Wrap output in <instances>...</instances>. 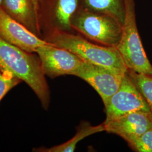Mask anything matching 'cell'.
I'll return each instance as SVG.
<instances>
[{
  "instance_id": "obj_1",
  "label": "cell",
  "mask_w": 152,
  "mask_h": 152,
  "mask_svg": "<svg viewBox=\"0 0 152 152\" xmlns=\"http://www.w3.org/2000/svg\"><path fill=\"white\" fill-rule=\"evenodd\" d=\"M0 69L27 83L45 110L49 108L50 92L38 55L0 38Z\"/></svg>"
},
{
  "instance_id": "obj_3",
  "label": "cell",
  "mask_w": 152,
  "mask_h": 152,
  "mask_svg": "<svg viewBox=\"0 0 152 152\" xmlns=\"http://www.w3.org/2000/svg\"><path fill=\"white\" fill-rule=\"evenodd\" d=\"M72 29L102 45L116 47L122 33V24L112 16L78 7L72 18Z\"/></svg>"
},
{
  "instance_id": "obj_7",
  "label": "cell",
  "mask_w": 152,
  "mask_h": 152,
  "mask_svg": "<svg viewBox=\"0 0 152 152\" xmlns=\"http://www.w3.org/2000/svg\"><path fill=\"white\" fill-rule=\"evenodd\" d=\"M36 53L40 59L45 75L51 78L65 75L75 76L83 62L69 50L51 44L39 46Z\"/></svg>"
},
{
  "instance_id": "obj_10",
  "label": "cell",
  "mask_w": 152,
  "mask_h": 152,
  "mask_svg": "<svg viewBox=\"0 0 152 152\" xmlns=\"http://www.w3.org/2000/svg\"><path fill=\"white\" fill-rule=\"evenodd\" d=\"M0 38L30 53L41 46L50 44L29 31L0 7Z\"/></svg>"
},
{
  "instance_id": "obj_8",
  "label": "cell",
  "mask_w": 152,
  "mask_h": 152,
  "mask_svg": "<svg viewBox=\"0 0 152 152\" xmlns=\"http://www.w3.org/2000/svg\"><path fill=\"white\" fill-rule=\"evenodd\" d=\"M124 75L83 61L75 76L93 87L102 98L104 105L119 88Z\"/></svg>"
},
{
  "instance_id": "obj_2",
  "label": "cell",
  "mask_w": 152,
  "mask_h": 152,
  "mask_svg": "<svg viewBox=\"0 0 152 152\" xmlns=\"http://www.w3.org/2000/svg\"><path fill=\"white\" fill-rule=\"evenodd\" d=\"M43 38L54 46L69 50L85 61L122 75L128 69L116 47L98 45L71 32L61 31L50 33Z\"/></svg>"
},
{
  "instance_id": "obj_15",
  "label": "cell",
  "mask_w": 152,
  "mask_h": 152,
  "mask_svg": "<svg viewBox=\"0 0 152 152\" xmlns=\"http://www.w3.org/2000/svg\"><path fill=\"white\" fill-rule=\"evenodd\" d=\"M134 151L139 152H152V128L129 144Z\"/></svg>"
},
{
  "instance_id": "obj_16",
  "label": "cell",
  "mask_w": 152,
  "mask_h": 152,
  "mask_svg": "<svg viewBox=\"0 0 152 152\" xmlns=\"http://www.w3.org/2000/svg\"><path fill=\"white\" fill-rule=\"evenodd\" d=\"M21 82L9 73L0 69V102L11 89Z\"/></svg>"
},
{
  "instance_id": "obj_18",
  "label": "cell",
  "mask_w": 152,
  "mask_h": 152,
  "mask_svg": "<svg viewBox=\"0 0 152 152\" xmlns=\"http://www.w3.org/2000/svg\"><path fill=\"white\" fill-rule=\"evenodd\" d=\"M3 1H4V0H0V7H1V5H2V2H3Z\"/></svg>"
},
{
  "instance_id": "obj_6",
  "label": "cell",
  "mask_w": 152,
  "mask_h": 152,
  "mask_svg": "<svg viewBox=\"0 0 152 152\" xmlns=\"http://www.w3.org/2000/svg\"><path fill=\"white\" fill-rule=\"evenodd\" d=\"M104 108L105 121L137 111L151 112L145 98L127 72L119 88L104 104Z\"/></svg>"
},
{
  "instance_id": "obj_13",
  "label": "cell",
  "mask_w": 152,
  "mask_h": 152,
  "mask_svg": "<svg viewBox=\"0 0 152 152\" xmlns=\"http://www.w3.org/2000/svg\"><path fill=\"white\" fill-rule=\"evenodd\" d=\"M105 131L104 125L92 126L89 122H83L78 127L75 135L68 141L60 145H55L49 148H39L34 149V152H73L76 149L77 144L84 138L94 134Z\"/></svg>"
},
{
  "instance_id": "obj_17",
  "label": "cell",
  "mask_w": 152,
  "mask_h": 152,
  "mask_svg": "<svg viewBox=\"0 0 152 152\" xmlns=\"http://www.w3.org/2000/svg\"><path fill=\"white\" fill-rule=\"evenodd\" d=\"M32 1L34 4V5L36 9V10L37 11V14H38V4L39 2V0H32Z\"/></svg>"
},
{
  "instance_id": "obj_14",
  "label": "cell",
  "mask_w": 152,
  "mask_h": 152,
  "mask_svg": "<svg viewBox=\"0 0 152 152\" xmlns=\"http://www.w3.org/2000/svg\"><path fill=\"white\" fill-rule=\"evenodd\" d=\"M128 75L145 98L152 113V76L127 69Z\"/></svg>"
},
{
  "instance_id": "obj_11",
  "label": "cell",
  "mask_w": 152,
  "mask_h": 152,
  "mask_svg": "<svg viewBox=\"0 0 152 152\" xmlns=\"http://www.w3.org/2000/svg\"><path fill=\"white\" fill-rule=\"evenodd\" d=\"M1 7L31 32L42 38L37 11L32 0H4Z\"/></svg>"
},
{
  "instance_id": "obj_4",
  "label": "cell",
  "mask_w": 152,
  "mask_h": 152,
  "mask_svg": "<svg viewBox=\"0 0 152 152\" xmlns=\"http://www.w3.org/2000/svg\"><path fill=\"white\" fill-rule=\"evenodd\" d=\"M128 69L152 76V65L143 48L136 24L134 0H126V15L116 46Z\"/></svg>"
},
{
  "instance_id": "obj_12",
  "label": "cell",
  "mask_w": 152,
  "mask_h": 152,
  "mask_svg": "<svg viewBox=\"0 0 152 152\" xmlns=\"http://www.w3.org/2000/svg\"><path fill=\"white\" fill-rule=\"evenodd\" d=\"M78 7L113 17L123 26L126 15V0H79Z\"/></svg>"
},
{
  "instance_id": "obj_5",
  "label": "cell",
  "mask_w": 152,
  "mask_h": 152,
  "mask_svg": "<svg viewBox=\"0 0 152 152\" xmlns=\"http://www.w3.org/2000/svg\"><path fill=\"white\" fill-rule=\"evenodd\" d=\"M78 6L79 0H39L38 19L42 38L55 31L72 30L71 19Z\"/></svg>"
},
{
  "instance_id": "obj_9",
  "label": "cell",
  "mask_w": 152,
  "mask_h": 152,
  "mask_svg": "<svg viewBox=\"0 0 152 152\" xmlns=\"http://www.w3.org/2000/svg\"><path fill=\"white\" fill-rule=\"evenodd\" d=\"M105 131L120 136L128 144L152 128L151 112L137 111L104 121Z\"/></svg>"
}]
</instances>
